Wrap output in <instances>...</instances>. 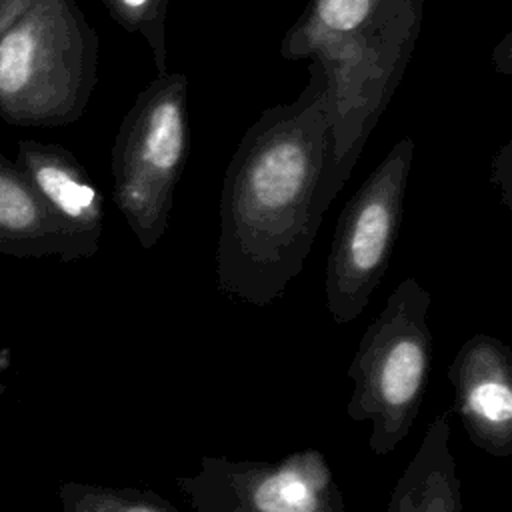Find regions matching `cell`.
Here are the masks:
<instances>
[{"mask_svg":"<svg viewBox=\"0 0 512 512\" xmlns=\"http://www.w3.org/2000/svg\"><path fill=\"white\" fill-rule=\"evenodd\" d=\"M424 0H308L280 54L310 60L328 82L330 146L320 204L344 188L414 54Z\"/></svg>","mask_w":512,"mask_h":512,"instance_id":"2","label":"cell"},{"mask_svg":"<svg viewBox=\"0 0 512 512\" xmlns=\"http://www.w3.org/2000/svg\"><path fill=\"white\" fill-rule=\"evenodd\" d=\"M416 144L400 138L344 204L326 260V308L336 324L356 320L382 282L396 246Z\"/></svg>","mask_w":512,"mask_h":512,"instance_id":"6","label":"cell"},{"mask_svg":"<svg viewBox=\"0 0 512 512\" xmlns=\"http://www.w3.org/2000/svg\"><path fill=\"white\" fill-rule=\"evenodd\" d=\"M492 184L500 190V202L510 208V188H512V140L504 142L492 158Z\"/></svg>","mask_w":512,"mask_h":512,"instance_id":"14","label":"cell"},{"mask_svg":"<svg viewBox=\"0 0 512 512\" xmlns=\"http://www.w3.org/2000/svg\"><path fill=\"white\" fill-rule=\"evenodd\" d=\"M384 512H464L448 412L438 414L398 476Z\"/></svg>","mask_w":512,"mask_h":512,"instance_id":"10","label":"cell"},{"mask_svg":"<svg viewBox=\"0 0 512 512\" xmlns=\"http://www.w3.org/2000/svg\"><path fill=\"white\" fill-rule=\"evenodd\" d=\"M14 164L58 224L66 264L94 256L104 228V198L76 156L60 144L22 138Z\"/></svg>","mask_w":512,"mask_h":512,"instance_id":"9","label":"cell"},{"mask_svg":"<svg viewBox=\"0 0 512 512\" xmlns=\"http://www.w3.org/2000/svg\"><path fill=\"white\" fill-rule=\"evenodd\" d=\"M10 366V350L0 348V372H4Z\"/></svg>","mask_w":512,"mask_h":512,"instance_id":"17","label":"cell"},{"mask_svg":"<svg viewBox=\"0 0 512 512\" xmlns=\"http://www.w3.org/2000/svg\"><path fill=\"white\" fill-rule=\"evenodd\" d=\"M188 152V76L158 74L138 92L112 144V198L144 250L168 228Z\"/></svg>","mask_w":512,"mask_h":512,"instance_id":"5","label":"cell"},{"mask_svg":"<svg viewBox=\"0 0 512 512\" xmlns=\"http://www.w3.org/2000/svg\"><path fill=\"white\" fill-rule=\"evenodd\" d=\"M494 66L502 72V74H510L512 72V34H506L498 46L494 48L492 54Z\"/></svg>","mask_w":512,"mask_h":512,"instance_id":"15","label":"cell"},{"mask_svg":"<svg viewBox=\"0 0 512 512\" xmlns=\"http://www.w3.org/2000/svg\"><path fill=\"white\" fill-rule=\"evenodd\" d=\"M0 256H56L66 264L62 232L20 168L0 150Z\"/></svg>","mask_w":512,"mask_h":512,"instance_id":"11","label":"cell"},{"mask_svg":"<svg viewBox=\"0 0 512 512\" xmlns=\"http://www.w3.org/2000/svg\"><path fill=\"white\" fill-rule=\"evenodd\" d=\"M62 512H180L162 494L142 488H112L86 482L58 486Z\"/></svg>","mask_w":512,"mask_h":512,"instance_id":"12","label":"cell"},{"mask_svg":"<svg viewBox=\"0 0 512 512\" xmlns=\"http://www.w3.org/2000/svg\"><path fill=\"white\" fill-rule=\"evenodd\" d=\"M454 410L482 452L512 454V350L490 334L470 336L448 366Z\"/></svg>","mask_w":512,"mask_h":512,"instance_id":"8","label":"cell"},{"mask_svg":"<svg viewBox=\"0 0 512 512\" xmlns=\"http://www.w3.org/2000/svg\"><path fill=\"white\" fill-rule=\"evenodd\" d=\"M110 18L126 32L138 34L150 48L158 74L168 72L166 14L168 0H102Z\"/></svg>","mask_w":512,"mask_h":512,"instance_id":"13","label":"cell"},{"mask_svg":"<svg viewBox=\"0 0 512 512\" xmlns=\"http://www.w3.org/2000/svg\"><path fill=\"white\" fill-rule=\"evenodd\" d=\"M32 0H0V34L26 10Z\"/></svg>","mask_w":512,"mask_h":512,"instance_id":"16","label":"cell"},{"mask_svg":"<svg viewBox=\"0 0 512 512\" xmlns=\"http://www.w3.org/2000/svg\"><path fill=\"white\" fill-rule=\"evenodd\" d=\"M174 482L192 512H346L340 484L318 448L274 462L202 456L196 474Z\"/></svg>","mask_w":512,"mask_h":512,"instance_id":"7","label":"cell"},{"mask_svg":"<svg viewBox=\"0 0 512 512\" xmlns=\"http://www.w3.org/2000/svg\"><path fill=\"white\" fill-rule=\"evenodd\" d=\"M430 304V292L404 278L364 330L348 366L346 414L370 422L368 448L376 456L396 450L418 418L432 366Z\"/></svg>","mask_w":512,"mask_h":512,"instance_id":"4","label":"cell"},{"mask_svg":"<svg viewBox=\"0 0 512 512\" xmlns=\"http://www.w3.org/2000/svg\"><path fill=\"white\" fill-rule=\"evenodd\" d=\"M98 82V34L76 0H32L0 34V118L14 126L80 120Z\"/></svg>","mask_w":512,"mask_h":512,"instance_id":"3","label":"cell"},{"mask_svg":"<svg viewBox=\"0 0 512 512\" xmlns=\"http://www.w3.org/2000/svg\"><path fill=\"white\" fill-rule=\"evenodd\" d=\"M330 126L328 82L310 62L296 100L266 108L242 134L220 194L222 294L268 306L304 270L326 212L320 190Z\"/></svg>","mask_w":512,"mask_h":512,"instance_id":"1","label":"cell"}]
</instances>
